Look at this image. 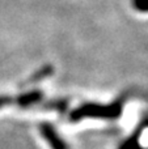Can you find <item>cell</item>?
<instances>
[{
  "label": "cell",
  "instance_id": "1",
  "mask_svg": "<svg viewBox=\"0 0 148 149\" xmlns=\"http://www.w3.org/2000/svg\"><path fill=\"white\" fill-rule=\"evenodd\" d=\"M122 113V102L112 103V105H98V103H85L79 106L71 113L70 120L76 122L84 118H102V119H114L118 118Z\"/></svg>",
  "mask_w": 148,
  "mask_h": 149
},
{
  "label": "cell",
  "instance_id": "2",
  "mask_svg": "<svg viewBox=\"0 0 148 149\" xmlns=\"http://www.w3.org/2000/svg\"><path fill=\"white\" fill-rule=\"evenodd\" d=\"M42 100L41 92H30L26 94H21L18 97H0V107H5L9 105H17L21 107L38 103Z\"/></svg>",
  "mask_w": 148,
  "mask_h": 149
},
{
  "label": "cell",
  "instance_id": "3",
  "mask_svg": "<svg viewBox=\"0 0 148 149\" xmlns=\"http://www.w3.org/2000/svg\"><path fill=\"white\" fill-rule=\"evenodd\" d=\"M41 134L45 137V140H47L51 149H68L67 144L58 135V132L54 130V127L50 126L49 123H45L41 126Z\"/></svg>",
  "mask_w": 148,
  "mask_h": 149
},
{
  "label": "cell",
  "instance_id": "4",
  "mask_svg": "<svg viewBox=\"0 0 148 149\" xmlns=\"http://www.w3.org/2000/svg\"><path fill=\"white\" fill-rule=\"evenodd\" d=\"M131 4L136 12L148 13V0H131Z\"/></svg>",
  "mask_w": 148,
  "mask_h": 149
}]
</instances>
